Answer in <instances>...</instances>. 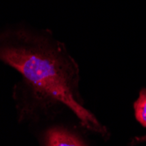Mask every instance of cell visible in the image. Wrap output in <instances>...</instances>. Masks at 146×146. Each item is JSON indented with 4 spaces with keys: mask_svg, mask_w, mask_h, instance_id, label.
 <instances>
[{
    "mask_svg": "<svg viewBox=\"0 0 146 146\" xmlns=\"http://www.w3.org/2000/svg\"><path fill=\"white\" fill-rule=\"evenodd\" d=\"M134 109L137 120L146 127V88L140 92L139 97L134 103Z\"/></svg>",
    "mask_w": 146,
    "mask_h": 146,
    "instance_id": "3",
    "label": "cell"
},
{
    "mask_svg": "<svg viewBox=\"0 0 146 146\" xmlns=\"http://www.w3.org/2000/svg\"><path fill=\"white\" fill-rule=\"evenodd\" d=\"M46 146H88L81 138L62 128H52L46 134Z\"/></svg>",
    "mask_w": 146,
    "mask_h": 146,
    "instance_id": "2",
    "label": "cell"
},
{
    "mask_svg": "<svg viewBox=\"0 0 146 146\" xmlns=\"http://www.w3.org/2000/svg\"><path fill=\"white\" fill-rule=\"evenodd\" d=\"M0 60L16 69L42 96L65 104L88 129H106L75 98L80 80L76 61L48 33L27 29L0 32Z\"/></svg>",
    "mask_w": 146,
    "mask_h": 146,
    "instance_id": "1",
    "label": "cell"
},
{
    "mask_svg": "<svg viewBox=\"0 0 146 146\" xmlns=\"http://www.w3.org/2000/svg\"><path fill=\"white\" fill-rule=\"evenodd\" d=\"M135 140L137 142V143H142V142H145L146 141V136H143V137H136Z\"/></svg>",
    "mask_w": 146,
    "mask_h": 146,
    "instance_id": "4",
    "label": "cell"
}]
</instances>
